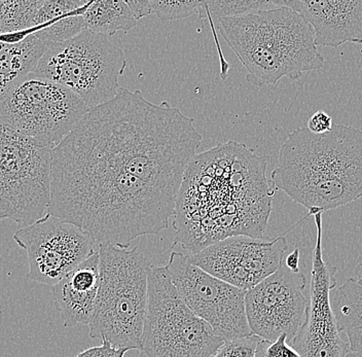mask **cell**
<instances>
[{"label":"cell","mask_w":362,"mask_h":357,"mask_svg":"<svg viewBox=\"0 0 362 357\" xmlns=\"http://www.w3.org/2000/svg\"><path fill=\"white\" fill-rule=\"evenodd\" d=\"M271 180L309 216L355 202L362 197L361 129L338 124L320 135L296 129L280 148Z\"/></svg>","instance_id":"obj_4"},{"label":"cell","mask_w":362,"mask_h":357,"mask_svg":"<svg viewBox=\"0 0 362 357\" xmlns=\"http://www.w3.org/2000/svg\"><path fill=\"white\" fill-rule=\"evenodd\" d=\"M44 0H0V35L30 33L34 17Z\"/></svg>","instance_id":"obj_22"},{"label":"cell","mask_w":362,"mask_h":357,"mask_svg":"<svg viewBox=\"0 0 362 357\" xmlns=\"http://www.w3.org/2000/svg\"><path fill=\"white\" fill-rule=\"evenodd\" d=\"M83 20L87 30L107 37L115 35L117 31L129 33L138 24L124 0L90 1L83 13Z\"/></svg>","instance_id":"obj_21"},{"label":"cell","mask_w":362,"mask_h":357,"mask_svg":"<svg viewBox=\"0 0 362 357\" xmlns=\"http://www.w3.org/2000/svg\"><path fill=\"white\" fill-rule=\"evenodd\" d=\"M100 284L99 252H93L52 288V297L64 327L89 325Z\"/></svg>","instance_id":"obj_17"},{"label":"cell","mask_w":362,"mask_h":357,"mask_svg":"<svg viewBox=\"0 0 362 357\" xmlns=\"http://www.w3.org/2000/svg\"><path fill=\"white\" fill-rule=\"evenodd\" d=\"M287 248L285 235L273 240L236 236L187 255L208 274L247 291L281 267Z\"/></svg>","instance_id":"obj_14"},{"label":"cell","mask_w":362,"mask_h":357,"mask_svg":"<svg viewBox=\"0 0 362 357\" xmlns=\"http://www.w3.org/2000/svg\"><path fill=\"white\" fill-rule=\"evenodd\" d=\"M129 351L126 348H115L108 341H102L101 346H95L81 352L76 357H124Z\"/></svg>","instance_id":"obj_27"},{"label":"cell","mask_w":362,"mask_h":357,"mask_svg":"<svg viewBox=\"0 0 362 357\" xmlns=\"http://www.w3.org/2000/svg\"><path fill=\"white\" fill-rule=\"evenodd\" d=\"M218 30L255 87L276 85L282 78L296 81L325 65L311 25L285 6L226 18Z\"/></svg>","instance_id":"obj_5"},{"label":"cell","mask_w":362,"mask_h":357,"mask_svg":"<svg viewBox=\"0 0 362 357\" xmlns=\"http://www.w3.org/2000/svg\"><path fill=\"white\" fill-rule=\"evenodd\" d=\"M225 341L181 299L165 267L149 266L139 357H214Z\"/></svg>","instance_id":"obj_8"},{"label":"cell","mask_w":362,"mask_h":357,"mask_svg":"<svg viewBox=\"0 0 362 357\" xmlns=\"http://www.w3.org/2000/svg\"><path fill=\"white\" fill-rule=\"evenodd\" d=\"M110 167L177 198L203 135L194 121L167 101L155 104L121 88L92 108L66 137Z\"/></svg>","instance_id":"obj_2"},{"label":"cell","mask_w":362,"mask_h":357,"mask_svg":"<svg viewBox=\"0 0 362 357\" xmlns=\"http://www.w3.org/2000/svg\"><path fill=\"white\" fill-rule=\"evenodd\" d=\"M355 272H356L357 281L362 286V263H359L357 265Z\"/></svg>","instance_id":"obj_31"},{"label":"cell","mask_w":362,"mask_h":357,"mask_svg":"<svg viewBox=\"0 0 362 357\" xmlns=\"http://www.w3.org/2000/svg\"><path fill=\"white\" fill-rule=\"evenodd\" d=\"M49 47L33 35L17 44L0 42V95L33 74Z\"/></svg>","instance_id":"obj_19"},{"label":"cell","mask_w":362,"mask_h":357,"mask_svg":"<svg viewBox=\"0 0 362 357\" xmlns=\"http://www.w3.org/2000/svg\"><path fill=\"white\" fill-rule=\"evenodd\" d=\"M100 284L89 323L90 338L115 348L141 347L148 303V264L137 247L99 244Z\"/></svg>","instance_id":"obj_6"},{"label":"cell","mask_w":362,"mask_h":357,"mask_svg":"<svg viewBox=\"0 0 362 357\" xmlns=\"http://www.w3.org/2000/svg\"><path fill=\"white\" fill-rule=\"evenodd\" d=\"M13 240L26 252L27 278L51 286L96 252L97 244L76 226L49 213L17 230Z\"/></svg>","instance_id":"obj_12"},{"label":"cell","mask_w":362,"mask_h":357,"mask_svg":"<svg viewBox=\"0 0 362 357\" xmlns=\"http://www.w3.org/2000/svg\"><path fill=\"white\" fill-rule=\"evenodd\" d=\"M267 158L228 141L197 155L176 198L173 246L194 255L230 237L262 239L276 187Z\"/></svg>","instance_id":"obj_3"},{"label":"cell","mask_w":362,"mask_h":357,"mask_svg":"<svg viewBox=\"0 0 362 357\" xmlns=\"http://www.w3.org/2000/svg\"><path fill=\"white\" fill-rule=\"evenodd\" d=\"M286 334H283L274 341L262 340L255 351V357H300L298 352L287 343Z\"/></svg>","instance_id":"obj_26"},{"label":"cell","mask_w":362,"mask_h":357,"mask_svg":"<svg viewBox=\"0 0 362 357\" xmlns=\"http://www.w3.org/2000/svg\"><path fill=\"white\" fill-rule=\"evenodd\" d=\"M127 4L137 21L153 13L149 0H129Z\"/></svg>","instance_id":"obj_29"},{"label":"cell","mask_w":362,"mask_h":357,"mask_svg":"<svg viewBox=\"0 0 362 357\" xmlns=\"http://www.w3.org/2000/svg\"><path fill=\"white\" fill-rule=\"evenodd\" d=\"M151 13L163 22L177 21L187 19L199 13L202 1L187 0V1H166V0H149Z\"/></svg>","instance_id":"obj_24"},{"label":"cell","mask_w":362,"mask_h":357,"mask_svg":"<svg viewBox=\"0 0 362 357\" xmlns=\"http://www.w3.org/2000/svg\"><path fill=\"white\" fill-rule=\"evenodd\" d=\"M332 117L323 110H319L311 115L307 123L308 130L317 135L325 134L332 130Z\"/></svg>","instance_id":"obj_28"},{"label":"cell","mask_w":362,"mask_h":357,"mask_svg":"<svg viewBox=\"0 0 362 357\" xmlns=\"http://www.w3.org/2000/svg\"><path fill=\"white\" fill-rule=\"evenodd\" d=\"M339 332L347 334L350 351L362 352V286L349 278L332 299Z\"/></svg>","instance_id":"obj_20"},{"label":"cell","mask_w":362,"mask_h":357,"mask_svg":"<svg viewBox=\"0 0 362 357\" xmlns=\"http://www.w3.org/2000/svg\"><path fill=\"white\" fill-rule=\"evenodd\" d=\"M89 110L76 93L33 74L0 95V122L53 148L66 139Z\"/></svg>","instance_id":"obj_9"},{"label":"cell","mask_w":362,"mask_h":357,"mask_svg":"<svg viewBox=\"0 0 362 357\" xmlns=\"http://www.w3.org/2000/svg\"><path fill=\"white\" fill-rule=\"evenodd\" d=\"M165 268L189 310L223 341L252 336L246 316V291L208 274L181 252H172Z\"/></svg>","instance_id":"obj_11"},{"label":"cell","mask_w":362,"mask_h":357,"mask_svg":"<svg viewBox=\"0 0 362 357\" xmlns=\"http://www.w3.org/2000/svg\"><path fill=\"white\" fill-rule=\"evenodd\" d=\"M53 150L0 122V221L27 227L47 213Z\"/></svg>","instance_id":"obj_10"},{"label":"cell","mask_w":362,"mask_h":357,"mask_svg":"<svg viewBox=\"0 0 362 357\" xmlns=\"http://www.w3.org/2000/svg\"><path fill=\"white\" fill-rule=\"evenodd\" d=\"M90 4L86 0H44L29 35L49 46L76 37L86 30L83 13Z\"/></svg>","instance_id":"obj_18"},{"label":"cell","mask_w":362,"mask_h":357,"mask_svg":"<svg viewBox=\"0 0 362 357\" xmlns=\"http://www.w3.org/2000/svg\"><path fill=\"white\" fill-rule=\"evenodd\" d=\"M307 277L291 272L283 262L273 275L246 291V316L250 331L264 340L285 334L293 342L305 320L309 300L304 295Z\"/></svg>","instance_id":"obj_13"},{"label":"cell","mask_w":362,"mask_h":357,"mask_svg":"<svg viewBox=\"0 0 362 357\" xmlns=\"http://www.w3.org/2000/svg\"><path fill=\"white\" fill-rule=\"evenodd\" d=\"M47 213L83 230L97 244L124 248L169 227L176 197L112 168L67 139L52 151Z\"/></svg>","instance_id":"obj_1"},{"label":"cell","mask_w":362,"mask_h":357,"mask_svg":"<svg viewBox=\"0 0 362 357\" xmlns=\"http://www.w3.org/2000/svg\"><path fill=\"white\" fill-rule=\"evenodd\" d=\"M314 219L317 235L309 304L304 322L291 343L300 357H348L349 343L341 339L329 299L330 291L337 286V268L323 259L322 213Z\"/></svg>","instance_id":"obj_15"},{"label":"cell","mask_w":362,"mask_h":357,"mask_svg":"<svg viewBox=\"0 0 362 357\" xmlns=\"http://www.w3.org/2000/svg\"><path fill=\"white\" fill-rule=\"evenodd\" d=\"M291 8L311 25L316 46L362 44V0H274Z\"/></svg>","instance_id":"obj_16"},{"label":"cell","mask_w":362,"mask_h":357,"mask_svg":"<svg viewBox=\"0 0 362 357\" xmlns=\"http://www.w3.org/2000/svg\"><path fill=\"white\" fill-rule=\"evenodd\" d=\"M300 252L298 248H296L293 252H291L286 257H284L285 266L291 271V272H300Z\"/></svg>","instance_id":"obj_30"},{"label":"cell","mask_w":362,"mask_h":357,"mask_svg":"<svg viewBox=\"0 0 362 357\" xmlns=\"http://www.w3.org/2000/svg\"><path fill=\"white\" fill-rule=\"evenodd\" d=\"M260 340L259 336L252 334L245 338L225 341L214 357H255Z\"/></svg>","instance_id":"obj_25"},{"label":"cell","mask_w":362,"mask_h":357,"mask_svg":"<svg viewBox=\"0 0 362 357\" xmlns=\"http://www.w3.org/2000/svg\"><path fill=\"white\" fill-rule=\"evenodd\" d=\"M126 67L121 47L86 29L67 42L51 45L33 74L64 86L92 110L117 96Z\"/></svg>","instance_id":"obj_7"},{"label":"cell","mask_w":362,"mask_h":357,"mask_svg":"<svg viewBox=\"0 0 362 357\" xmlns=\"http://www.w3.org/2000/svg\"><path fill=\"white\" fill-rule=\"evenodd\" d=\"M277 6L273 1L264 0H204L199 8L201 19H208L214 27V21L219 22L226 18L239 17L259 11L271 10Z\"/></svg>","instance_id":"obj_23"},{"label":"cell","mask_w":362,"mask_h":357,"mask_svg":"<svg viewBox=\"0 0 362 357\" xmlns=\"http://www.w3.org/2000/svg\"><path fill=\"white\" fill-rule=\"evenodd\" d=\"M348 357H362V352H352L350 351Z\"/></svg>","instance_id":"obj_32"}]
</instances>
